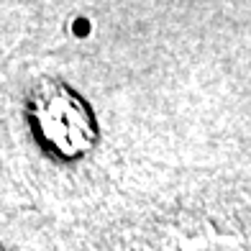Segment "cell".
Listing matches in <instances>:
<instances>
[{"label": "cell", "instance_id": "6da1fadb", "mask_svg": "<svg viewBox=\"0 0 251 251\" xmlns=\"http://www.w3.org/2000/svg\"><path fill=\"white\" fill-rule=\"evenodd\" d=\"M5 126L10 144L51 172L87 169L108 149L93 98L54 70L21 72L5 87Z\"/></svg>", "mask_w": 251, "mask_h": 251}, {"label": "cell", "instance_id": "7a4b0ae2", "mask_svg": "<svg viewBox=\"0 0 251 251\" xmlns=\"http://www.w3.org/2000/svg\"><path fill=\"white\" fill-rule=\"evenodd\" d=\"M0 251H8V249H5V246H3V244H0Z\"/></svg>", "mask_w": 251, "mask_h": 251}]
</instances>
